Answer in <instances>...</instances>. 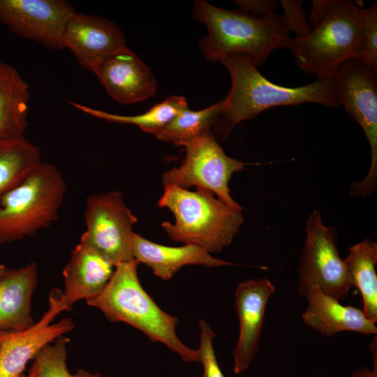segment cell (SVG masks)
Segmentation results:
<instances>
[{
    "label": "cell",
    "mask_w": 377,
    "mask_h": 377,
    "mask_svg": "<svg viewBox=\"0 0 377 377\" xmlns=\"http://www.w3.org/2000/svg\"><path fill=\"white\" fill-rule=\"evenodd\" d=\"M228 70L231 88L222 101L221 112L213 126L221 140L227 139L237 124L252 119L275 106L314 103L336 108L340 103L331 79H317L304 86L277 85L258 71L256 62L243 54H232L219 61Z\"/></svg>",
    "instance_id": "6da1fadb"
},
{
    "label": "cell",
    "mask_w": 377,
    "mask_h": 377,
    "mask_svg": "<svg viewBox=\"0 0 377 377\" xmlns=\"http://www.w3.org/2000/svg\"><path fill=\"white\" fill-rule=\"evenodd\" d=\"M191 15L207 26V34L199 44L209 62L219 61L228 54H243L260 66L272 52L286 48L290 38L282 15L276 13L256 17L239 9L226 10L197 0Z\"/></svg>",
    "instance_id": "7a4b0ae2"
},
{
    "label": "cell",
    "mask_w": 377,
    "mask_h": 377,
    "mask_svg": "<svg viewBox=\"0 0 377 377\" xmlns=\"http://www.w3.org/2000/svg\"><path fill=\"white\" fill-rule=\"evenodd\" d=\"M138 262L121 263L110 281L88 305L99 309L110 322H123L140 330L151 341L165 344L186 362H199L198 349L193 350L178 338L175 327L178 318L163 311L141 286L137 273Z\"/></svg>",
    "instance_id": "3957f363"
},
{
    "label": "cell",
    "mask_w": 377,
    "mask_h": 377,
    "mask_svg": "<svg viewBox=\"0 0 377 377\" xmlns=\"http://www.w3.org/2000/svg\"><path fill=\"white\" fill-rule=\"evenodd\" d=\"M158 205L175 217V223H162L170 239L198 246L208 253L220 252L230 245L244 221L240 205L230 206L199 188L191 191L165 185Z\"/></svg>",
    "instance_id": "277c9868"
},
{
    "label": "cell",
    "mask_w": 377,
    "mask_h": 377,
    "mask_svg": "<svg viewBox=\"0 0 377 377\" xmlns=\"http://www.w3.org/2000/svg\"><path fill=\"white\" fill-rule=\"evenodd\" d=\"M362 9L348 0H334L321 22L302 38H289L286 48L302 71L331 79L346 59L360 58L363 37Z\"/></svg>",
    "instance_id": "5b68a950"
},
{
    "label": "cell",
    "mask_w": 377,
    "mask_h": 377,
    "mask_svg": "<svg viewBox=\"0 0 377 377\" xmlns=\"http://www.w3.org/2000/svg\"><path fill=\"white\" fill-rule=\"evenodd\" d=\"M66 185L58 168L42 162L0 198V244L20 240L58 219Z\"/></svg>",
    "instance_id": "8992f818"
},
{
    "label": "cell",
    "mask_w": 377,
    "mask_h": 377,
    "mask_svg": "<svg viewBox=\"0 0 377 377\" xmlns=\"http://www.w3.org/2000/svg\"><path fill=\"white\" fill-rule=\"evenodd\" d=\"M332 80L339 103L361 126L370 147L369 171L362 180L353 182L349 188L350 196L365 199L377 185V69L358 58H350L340 64Z\"/></svg>",
    "instance_id": "52a82bcc"
},
{
    "label": "cell",
    "mask_w": 377,
    "mask_h": 377,
    "mask_svg": "<svg viewBox=\"0 0 377 377\" xmlns=\"http://www.w3.org/2000/svg\"><path fill=\"white\" fill-rule=\"evenodd\" d=\"M305 232L298 268L299 293L305 297L317 288L339 301L345 300L353 286L339 254L336 227L325 226L320 212L314 209L307 216Z\"/></svg>",
    "instance_id": "ba28073f"
},
{
    "label": "cell",
    "mask_w": 377,
    "mask_h": 377,
    "mask_svg": "<svg viewBox=\"0 0 377 377\" xmlns=\"http://www.w3.org/2000/svg\"><path fill=\"white\" fill-rule=\"evenodd\" d=\"M186 157L178 168L163 175V185L188 189L191 186L216 195L230 206H239L231 197L228 182L245 163L230 158L219 145L212 130L184 145Z\"/></svg>",
    "instance_id": "9c48e42d"
},
{
    "label": "cell",
    "mask_w": 377,
    "mask_h": 377,
    "mask_svg": "<svg viewBox=\"0 0 377 377\" xmlns=\"http://www.w3.org/2000/svg\"><path fill=\"white\" fill-rule=\"evenodd\" d=\"M86 230L80 241L94 249L114 267L133 260V227L137 218L120 192L93 193L86 200Z\"/></svg>",
    "instance_id": "30bf717a"
},
{
    "label": "cell",
    "mask_w": 377,
    "mask_h": 377,
    "mask_svg": "<svg viewBox=\"0 0 377 377\" xmlns=\"http://www.w3.org/2000/svg\"><path fill=\"white\" fill-rule=\"evenodd\" d=\"M75 13L64 0H0V22L19 37L62 50L67 22Z\"/></svg>",
    "instance_id": "8fae6325"
},
{
    "label": "cell",
    "mask_w": 377,
    "mask_h": 377,
    "mask_svg": "<svg viewBox=\"0 0 377 377\" xmlns=\"http://www.w3.org/2000/svg\"><path fill=\"white\" fill-rule=\"evenodd\" d=\"M61 310L57 292L50 297V308L33 326L22 331L0 332V377H24L27 364L46 345L74 327L70 318L51 323Z\"/></svg>",
    "instance_id": "7c38bea8"
},
{
    "label": "cell",
    "mask_w": 377,
    "mask_h": 377,
    "mask_svg": "<svg viewBox=\"0 0 377 377\" xmlns=\"http://www.w3.org/2000/svg\"><path fill=\"white\" fill-rule=\"evenodd\" d=\"M275 288L265 278L240 283L235 293V308L239 332L233 350L235 374L245 371L255 359L259 347L267 304Z\"/></svg>",
    "instance_id": "4fadbf2b"
},
{
    "label": "cell",
    "mask_w": 377,
    "mask_h": 377,
    "mask_svg": "<svg viewBox=\"0 0 377 377\" xmlns=\"http://www.w3.org/2000/svg\"><path fill=\"white\" fill-rule=\"evenodd\" d=\"M94 74L110 96L121 104L139 103L156 92L155 75L126 45L106 57Z\"/></svg>",
    "instance_id": "5bb4252c"
},
{
    "label": "cell",
    "mask_w": 377,
    "mask_h": 377,
    "mask_svg": "<svg viewBox=\"0 0 377 377\" xmlns=\"http://www.w3.org/2000/svg\"><path fill=\"white\" fill-rule=\"evenodd\" d=\"M63 44L83 68L94 73L106 57L126 45V38L112 21L75 12L65 27Z\"/></svg>",
    "instance_id": "9a60e30c"
},
{
    "label": "cell",
    "mask_w": 377,
    "mask_h": 377,
    "mask_svg": "<svg viewBox=\"0 0 377 377\" xmlns=\"http://www.w3.org/2000/svg\"><path fill=\"white\" fill-rule=\"evenodd\" d=\"M114 267L94 249L80 241L63 269L64 290L59 291L58 299L61 311H70L78 300L87 301L100 294L112 277Z\"/></svg>",
    "instance_id": "2e32d148"
},
{
    "label": "cell",
    "mask_w": 377,
    "mask_h": 377,
    "mask_svg": "<svg viewBox=\"0 0 377 377\" xmlns=\"http://www.w3.org/2000/svg\"><path fill=\"white\" fill-rule=\"evenodd\" d=\"M305 298L307 306L302 314L303 323L326 337L345 331L365 335L377 333L376 323L369 319L362 310L342 305L340 301L317 288H313Z\"/></svg>",
    "instance_id": "e0dca14e"
},
{
    "label": "cell",
    "mask_w": 377,
    "mask_h": 377,
    "mask_svg": "<svg viewBox=\"0 0 377 377\" xmlns=\"http://www.w3.org/2000/svg\"><path fill=\"white\" fill-rule=\"evenodd\" d=\"M38 265L8 268L0 279V332L25 330L35 323L31 297L37 286Z\"/></svg>",
    "instance_id": "ac0fdd59"
},
{
    "label": "cell",
    "mask_w": 377,
    "mask_h": 377,
    "mask_svg": "<svg viewBox=\"0 0 377 377\" xmlns=\"http://www.w3.org/2000/svg\"><path fill=\"white\" fill-rule=\"evenodd\" d=\"M132 249L133 258L149 267L155 275L163 280H169L187 265H201L208 267L232 265L212 256L196 245L185 244L177 247L164 246L149 241L135 232Z\"/></svg>",
    "instance_id": "d6986e66"
},
{
    "label": "cell",
    "mask_w": 377,
    "mask_h": 377,
    "mask_svg": "<svg viewBox=\"0 0 377 377\" xmlns=\"http://www.w3.org/2000/svg\"><path fill=\"white\" fill-rule=\"evenodd\" d=\"M29 84L0 59V140L24 137L28 126Z\"/></svg>",
    "instance_id": "ffe728a7"
},
{
    "label": "cell",
    "mask_w": 377,
    "mask_h": 377,
    "mask_svg": "<svg viewBox=\"0 0 377 377\" xmlns=\"http://www.w3.org/2000/svg\"><path fill=\"white\" fill-rule=\"evenodd\" d=\"M353 286L360 292L362 311L377 322V244L369 238L351 246L343 260Z\"/></svg>",
    "instance_id": "44dd1931"
},
{
    "label": "cell",
    "mask_w": 377,
    "mask_h": 377,
    "mask_svg": "<svg viewBox=\"0 0 377 377\" xmlns=\"http://www.w3.org/2000/svg\"><path fill=\"white\" fill-rule=\"evenodd\" d=\"M41 163L39 148L24 137L0 140V198Z\"/></svg>",
    "instance_id": "7402d4cb"
},
{
    "label": "cell",
    "mask_w": 377,
    "mask_h": 377,
    "mask_svg": "<svg viewBox=\"0 0 377 377\" xmlns=\"http://www.w3.org/2000/svg\"><path fill=\"white\" fill-rule=\"evenodd\" d=\"M77 110L92 117L109 122L133 124L142 131L153 133L172 119L177 114L188 108L184 96H172L153 105L147 112L137 115H121L92 108L87 105L69 101Z\"/></svg>",
    "instance_id": "603a6c76"
},
{
    "label": "cell",
    "mask_w": 377,
    "mask_h": 377,
    "mask_svg": "<svg viewBox=\"0 0 377 377\" xmlns=\"http://www.w3.org/2000/svg\"><path fill=\"white\" fill-rule=\"evenodd\" d=\"M222 108V101L198 111L182 110L152 134L159 140L184 146L214 126Z\"/></svg>",
    "instance_id": "cb8c5ba5"
},
{
    "label": "cell",
    "mask_w": 377,
    "mask_h": 377,
    "mask_svg": "<svg viewBox=\"0 0 377 377\" xmlns=\"http://www.w3.org/2000/svg\"><path fill=\"white\" fill-rule=\"evenodd\" d=\"M69 339L58 338L46 345L37 354L34 363L36 364L39 377H102L100 373H91L82 369L71 374L66 366V345Z\"/></svg>",
    "instance_id": "d4e9b609"
},
{
    "label": "cell",
    "mask_w": 377,
    "mask_h": 377,
    "mask_svg": "<svg viewBox=\"0 0 377 377\" xmlns=\"http://www.w3.org/2000/svg\"><path fill=\"white\" fill-rule=\"evenodd\" d=\"M362 50L359 58L370 67L377 69V7L362 9Z\"/></svg>",
    "instance_id": "484cf974"
},
{
    "label": "cell",
    "mask_w": 377,
    "mask_h": 377,
    "mask_svg": "<svg viewBox=\"0 0 377 377\" xmlns=\"http://www.w3.org/2000/svg\"><path fill=\"white\" fill-rule=\"evenodd\" d=\"M199 327L200 346L198 350L199 362H201L203 367L201 377H224L217 362L213 346V340L216 337V334L202 319L199 322Z\"/></svg>",
    "instance_id": "4316f807"
},
{
    "label": "cell",
    "mask_w": 377,
    "mask_h": 377,
    "mask_svg": "<svg viewBox=\"0 0 377 377\" xmlns=\"http://www.w3.org/2000/svg\"><path fill=\"white\" fill-rule=\"evenodd\" d=\"M283 10V18L288 33L295 34V38H302L308 35L313 27L307 22L305 11L302 8L301 0L279 1Z\"/></svg>",
    "instance_id": "83f0119b"
},
{
    "label": "cell",
    "mask_w": 377,
    "mask_h": 377,
    "mask_svg": "<svg viewBox=\"0 0 377 377\" xmlns=\"http://www.w3.org/2000/svg\"><path fill=\"white\" fill-rule=\"evenodd\" d=\"M239 10L256 17H263L275 13L279 3L274 0H236Z\"/></svg>",
    "instance_id": "f1b7e54d"
},
{
    "label": "cell",
    "mask_w": 377,
    "mask_h": 377,
    "mask_svg": "<svg viewBox=\"0 0 377 377\" xmlns=\"http://www.w3.org/2000/svg\"><path fill=\"white\" fill-rule=\"evenodd\" d=\"M334 0L311 1L312 8L309 13V24L313 28L324 18Z\"/></svg>",
    "instance_id": "f546056e"
},
{
    "label": "cell",
    "mask_w": 377,
    "mask_h": 377,
    "mask_svg": "<svg viewBox=\"0 0 377 377\" xmlns=\"http://www.w3.org/2000/svg\"><path fill=\"white\" fill-rule=\"evenodd\" d=\"M351 377H377V360H373V369L363 367L355 370Z\"/></svg>",
    "instance_id": "4dcf8cb0"
},
{
    "label": "cell",
    "mask_w": 377,
    "mask_h": 377,
    "mask_svg": "<svg viewBox=\"0 0 377 377\" xmlns=\"http://www.w3.org/2000/svg\"><path fill=\"white\" fill-rule=\"evenodd\" d=\"M24 377H39L37 367L34 363L32 364L31 368L29 369L27 376Z\"/></svg>",
    "instance_id": "1f68e13d"
},
{
    "label": "cell",
    "mask_w": 377,
    "mask_h": 377,
    "mask_svg": "<svg viewBox=\"0 0 377 377\" xmlns=\"http://www.w3.org/2000/svg\"><path fill=\"white\" fill-rule=\"evenodd\" d=\"M6 269V267L3 264L0 265V279L2 274H3V272H5Z\"/></svg>",
    "instance_id": "d6a6232c"
}]
</instances>
